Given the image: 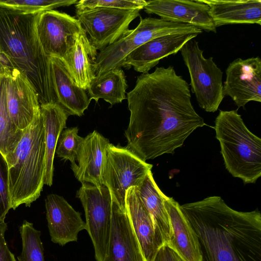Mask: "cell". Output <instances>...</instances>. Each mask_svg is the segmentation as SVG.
Segmentation results:
<instances>
[{"label":"cell","instance_id":"20","mask_svg":"<svg viewBox=\"0 0 261 261\" xmlns=\"http://www.w3.org/2000/svg\"><path fill=\"white\" fill-rule=\"evenodd\" d=\"M168 214L172 236L169 245L182 261H201V254L197 236L182 213L180 205L173 198L162 193Z\"/></svg>","mask_w":261,"mask_h":261},{"label":"cell","instance_id":"24","mask_svg":"<svg viewBox=\"0 0 261 261\" xmlns=\"http://www.w3.org/2000/svg\"><path fill=\"white\" fill-rule=\"evenodd\" d=\"M97 50L91 44L84 29L78 35L73 47L63 59L75 84L87 90L96 76Z\"/></svg>","mask_w":261,"mask_h":261},{"label":"cell","instance_id":"17","mask_svg":"<svg viewBox=\"0 0 261 261\" xmlns=\"http://www.w3.org/2000/svg\"><path fill=\"white\" fill-rule=\"evenodd\" d=\"M109 140L96 130L84 138L79 149L76 163L71 165L75 177L82 183L103 185L102 177Z\"/></svg>","mask_w":261,"mask_h":261},{"label":"cell","instance_id":"29","mask_svg":"<svg viewBox=\"0 0 261 261\" xmlns=\"http://www.w3.org/2000/svg\"><path fill=\"white\" fill-rule=\"evenodd\" d=\"M77 0H0V8L23 13H40L75 4Z\"/></svg>","mask_w":261,"mask_h":261},{"label":"cell","instance_id":"22","mask_svg":"<svg viewBox=\"0 0 261 261\" xmlns=\"http://www.w3.org/2000/svg\"><path fill=\"white\" fill-rule=\"evenodd\" d=\"M216 28L231 24L261 25L260 0H201Z\"/></svg>","mask_w":261,"mask_h":261},{"label":"cell","instance_id":"30","mask_svg":"<svg viewBox=\"0 0 261 261\" xmlns=\"http://www.w3.org/2000/svg\"><path fill=\"white\" fill-rule=\"evenodd\" d=\"M77 127L66 128L61 132L58 140L55 153L65 160L74 164L77 153L84 138L78 135Z\"/></svg>","mask_w":261,"mask_h":261},{"label":"cell","instance_id":"6","mask_svg":"<svg viewBox=\"0 0 261 261\" xmlns=\"http://www.w3.org/2000/svg\"><path fill=\"white\" fill-rule=\"evenodd\" d=\"M202 31L187 24L162 19L140 17V22L134 29L127 30L116 42L98 53L95 60V74L122 67L125 58L144 43L160 36L176 34L202 33Z\"/></svg>","mask_w":261,"mask_h":261},{"label":"cell","instance_id":"23","mask_svg":"<svg viewBox=\"0 0 261 261\" xmlns=\"http://www.w3.org/2000/svg\"><path fill=\"white\" fill-rule=\"evenodd\" d=\"M136 190L152 220L156 237L162 245H169L172 236L169 216L151 170Z\"/></svg>","mask_w":261,"mask_h":261},{"label":"cell","instance_id":"34","mask_svg":"<svg viewBox=\"0 0 261 261\" xmlns=\"http://www.w3.org/2000/svg\"><path fill=\"white\" fill-rule=\"evenodd\" d=\"M0 261H16L7 245L5 233L2 232H0Z\"/></svg>","mask_w":261,"mask_h":261},{"label":"cell","instance_id":"8","mask_svg":"<svg viewBox=\"0 0 261 261\" xmlns=\"http://www.w3.org/2000/svg\"><path fill=\"white\" fill-rule=\"evenodd\" d=\"M152 165L141 159L126 147L110 143L102 181L110 193L112 201L125 211V195L130 187H137L151 170Z\"/></svg>","mask_w":261,"mask_h":261},{"label":"cell","instance_id":"13","mask_svg":"<svg viewBox=\"0 0 261 261\" xmlns=\"http://www.w3.org/2000/svg\"><path fill=\"white\" fill-rule=\"evenodd\" d=\"M224 96H229L238 107L251 101L261 102V60L259 57L238 58L226 69Z\"/></svg>","mask_w":261,"mask_h":261},{"label":"cell","instance_id":"10","mask_svg":"<svg viewBox=\"0 0 261 261\" xmlns=\"http://www.w3.org/2000/svg\"><path fill=\"white\" fill-rule=\"evenodd\" d=\"M140 9L97 8L76 14L90 37L91 44L100 51L118 40L140 15Z\"/></svg>","mask_w":261,"mask_h":261},{"label":"cell","instance_id":"25","mask_svg":"<svg viewBox=\"0 0 261 261\" xmlns=\"http://www.w3.org/2000/svg\"><path fill=\"white\" fill-rule=\"evenodd\" d=\"M45 129V169L44 185L51 186L54 174V159L59 136L64 128L68 115L57 103L40 105Z\"/></svg>","mask_w":261,"mask_h":261},{"label":"cell","instance_id":"18","mask_svg":"<svg viewBox=\"0 0 261 261\" xmlns=\"http://www.w3.org/2000/svg\"><path fill=\"white\" fill-rule=\"evenodd\" d=\"M103 261H144L126 210L113 201L109 242Z\"/></svg>","mask_w":261,"mask_h":261},{"label":"cell","instance_id":"12","mask_svg":"<svg viewBox=\"0 0 261 261\" xmlns=\"http://www.w3.org/2000/svg\"><path fill=\"white\" fill-rule=\"evenodd\" d=\"M5 80L10 117L20 129L25 130L40 112L38 94L27 76L17 68L0 65Z\"/></svg>","mask_w":261,"mask_h":261},{"label":"cell","instance_id":"7","mask_svg":"<svg viewBox=\"0 0 261 261\" xmlns=\"http://www.w3.org/2000/svg\"><path fill=\"white\" fill-rule=\"evenodd\" d=\"M190 76L191 90L197 102L207 112H216L224 97L223 72L213 60L206 59L198 42L192 39L180 49Z\"/></svg>","mask_w":261,"mask_h":261},{"label":"cell","instance_id":"32","mask_svg":"<svg viewBox=\"0 0 261 261\" xmlns=\"http://www.w3.org/2000/svg\"><path fill=\"white\" fill-rule=\"evenodd\" d=\"M11 208L8 167L5 156L0 152V232L5 233L8 229L7 223L5 222V219Z\"/></svg>","mask_w":261,"mask_h":261},{"label":"cell","instance_id":"26","mask_svg":"<svg viewBox=\"0 0 261 261\" xmlns=\"http://www.w3.org/2000/svg\"><path fill=\"white\" fill-rule=\"evenodd\" d=\"M127 87L124 73L121 68H118L96 76L87 90L91 100L93 99L97 102L99 99H102L112 106L126 98Z\"/></svg>","mask_w":261,"mask_h":261},{"label":"cell","instance_id":"5","mask_svg":"<svg viewBox=\"0 0 261 261\" xmlns=\"http://www.w3.org/2000/svg\"><path fill=\"white\" fill-rule=\"evenodd\" d=\"M225 166L244 184H253L261 176V139L246 127L238 110H220L215 121Z\"/></svg>","mask_w":261,"mask_h":261},{"label":"cell","instance_id":"4","mask_svg":"<svg viewBox=\"0 0 261 261\" xmlns=\"http://www.w3.org/2000/svg\"><path fill=\"white\" fill-rule=\"evenodd\" d=\"M5 158L8 167L11 208L30 206L40 196L45 169V129L37 113L14 151Z\"/></svg>","mask_w":261,"mask_h":261},{"label":"cell","instance_id":"33","mask_svg":"<svg viewBox=\"0 0 261 261\" xmlns=\"http://www.w3.org/2000/svg\"><path fill=\"white\" fill-rule=\"evenodd\" d=\"M152 261H182L177 253L169 245H164L157 251Z\"/></svg>","mask_w":261,"mask_h":261},{"label":"cell","instance_id":"27","mask_svg":"<svg viewBox=\"0 0 261 261\" xmlns=\"http://www.w3.org/2000/svg\"><path fill=\"white\" fill-rule=\"evenodd\" d=\"M24 130L19 129L11 119L7 104L5 77L0 70V152L5 157L14 151Z\"/></svg>","mask_w":261,"mask_h":261},{"label":"cell","instance_id":"31","mask_svg":"<svg viewBox=\"0 0 261 261\" xmlns=\"http://www.w3.org/2000/svg\"><path fill=\"white\" fill-rule=\"evenodd\" d=\"M146 5L144 0H81L75 4L76 13L97 8H110L120 9H140Z\"/></svg>","mask_w":261,"mask_h":261},{"label":"cell","instance_id":"2","mask_svg":"<svg viewBox=\"0 0 261 261\" xmlns=\"http://www.w3.org/2000/svg\"><path fill=\"white\" fill-rule=\"evenodd\" d=\"M180 207L198 239L201 261H261L259 211H237L217 196Z\"/></svg>","mask_w":261,"mask_h":261},{"label":"cell","instance_id":"19","mask_svg":"<svg viewBox=\"0 0 261 261\" xmlns=\"http://www.w3.org/2000/svg\"><path fill=\"white\" fill-rule=\"evenodd\" d=\"M49 58L57 103L68 116H82L91 101L86 90L75 84L62 59L55 56Z\"/></svg>","mask_w":261,"mask_h":261},{"label":"cell","instance_id":"15","mask_svg":"<svg viewBox=\"0 0 261 261\" xmlns=\"http://www.w3.org/2000/svg\"><path fill=\"white\" fill-rule=\"evenodd\" d=\"M196 34H176L157 37L144 43L125 58L122 67H133L137 72L147 73L164 58L176 54Z\"/></svg>","mask_w":261,"mask_h":261},{"label":"cell","instance_id":"11","mask_svg":"<svg viewBox=\"0 0 261 261\" xmlns=\"http://www.w3.org/2000/svg\"><path fill=\"white\" fill-rule=\"evenodd\" d=\"M42 47L48 57L64 59L84 29L77 19L51 10L40 13L36 25Z\"/></svg>","mask_w":261,"mask_h":261},{"label":"cell","instance_id":"1","mask_svg":"<svg viewBox=\"0 0 261 261\" xmlns=\"http://www.w3.org/2000/svg\"><path fill=\"white\" fill-rule=\"evenodd\" d=\"M189 85L173 66L156 67L138 76L127 93L128 149L145 161L173 153L196 129L205 125L191 101Z\"/></svg>","mask_w":261,"mask_h":261},{"label":"cell","instance_id":"14","mask_svg":"<svg viewBox=\"0 0 261 261\" xmlns=\"http://www.w3.org/2000/svg\"><path fill=\"white\" fill-rule=\"evenodd\" d=\"M144 9L147 14L157 15L166 21L187 24L207 32H217L209 7L201 0L148 1Z\"/></svg>","mask_w":261,"mask_h":261},{"label":"cell","instance_id":"21","mask_svg":"<svg viewBox=\"0 0 261 261\" xmlns=\"http://www.w3.org/2000/svg\"><path fill=\"white\" fill-rule=\"evenodd\" d=\"M125 209L144 261H152L162 245L156 237L151 217L136 187H130L126 191Z\"/></svg>","mask_w":261,"mask_h":261},{"label":"cell","instance_id":"3","mask_svg":"<svg viewBox=\"0 0 261 261\" xmlns=\"http://www.w3.org/2000/svg\"><path fill=\"white\" fill-rule=\"evenodd\" d=\"M41 13L0 8V65L23 72L37 92L40 105L57 103L50 58L37 33Z\"/></svg>","mask_w":261,"mask_h":261},{"label":"cell","instance_id":"9","mask_svg":"<svg viewBox=\"0 0 261 261\" xmlns=\"http://www.w3.org/2000/svg\"><path fill=\"white\" fill-rule=\"evenodd\" d=\"M84 207L86 230L92 242L96 261H103L108 247L112 215V200L105 186L82 183L76 192Z\"/></svg>","mask_w":261,"mask_h":261},{"label":"cell","instance_id":"16","mask_svg":"<svg viewBox=\"0 0 261 261\" xmlns=\"http://www.w3.org/2000/svg\"><path fill=\"white\" fill-rule=\"evenodd\" d=\"M47 226L51 241L64 246L76 241L81 231L86 229V223L81 213L76 211L62 196L55 194L45 199Z\"/></svg>","mask_w":261,"mask_h":261},{"label":"cell","instance_id":"28","mask_svg":"<svg viewBox=\"0 0 261 261\" xmlns=\"http://www.w3.org/2000/svg\"><path fill=\"white\" fill-rule=\"evenodd\" d=\"M19 232L22 248L18 261H45L41 231L35 229L33 223L24 220Z\"/></svg>","mask_w":261,"mask_h":261}]
</instances>
